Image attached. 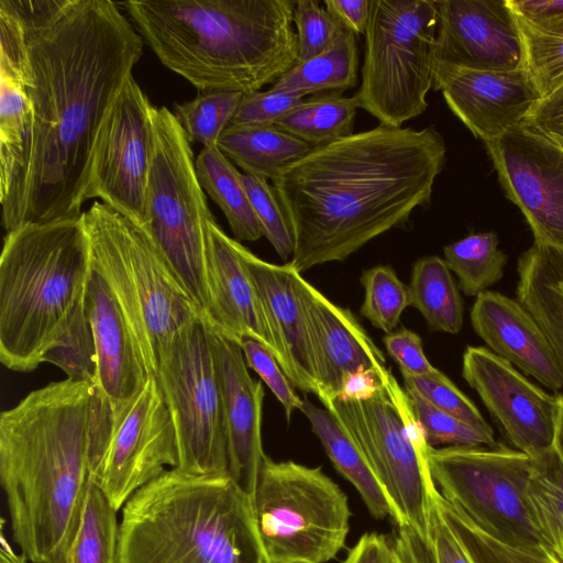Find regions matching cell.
Here are the masks:
<instances>
[{
    "instance_id": "obj_1",
    "label": "cell",
    "mask_w": 563,
    "mask_h": 563,
    "mask_svg": "<svg viewBox=\"0 0 563 563\" xmlns=\"http://www.w3.org/2000/svg\"><path fill=\"white\" fill-rule=\"evenodd\" d=\"M8 2L27 35L31 71L32 148L21 224L78 218L97 134L144 40L114 1Z\"/></svg>"
},
{
    "instance_id": "obj_2",
    "label": "cell",
    "mask_w": 563,
    "mask_h": 563,
    "mask_svg": "<svg viewBox=\"0 0 563 563\" xmlns=\"http://www.w3.org/2000/svg\"><path fill=\"white\" fill-rule=\"evenodd\" d=\"M446 145L433 126L379 124L312 150L272 185L295 234L290 263L302 273L342 262L429 206Z\"/></svg>"
},
{
    "instance_id": "obj_3",
    "label": "cell",
    "mask_w": 563,
    "mask_h": 563,
    "mask_svg": "<svg viewBox=\"0 0 563 563\" xmlns=\"http://www.w3.org/2000/svg\"><path fill=\"white\" fill-rule=\"evenodd\" d=\"M93 391L65 378L0 415V484L12 540L32 563H67L90 479Z\"/></svg>"
},
{
    "instance_id": "obj_4",
    "label": "cell",
    "mask_w": 563,
    "mask_h": 563,
    "mask_svg": "<svg viewBox=\"0 0 563 563\" xmlns=\"http://www.w3.org/2000/svg\"><path fill=\"white\" fill-rule=\"evenodd\" d=\"M118 3L161 63L198 91H257L299 60L292 0Z\"/></svg>"
},
{
    "instance_id": "obj_5",
    "label": "cell",
    "mask_w": 563,
    "mask_h": 563,
    "mask_svg": "<svg viewBox=\"0 0 563 563\" xmlns=\"http://www.w3.org/2000/svg\"><path fill=\"white\" fill-rule=\"evenodd\" d=\"M117 563H269L230 476L166 470L122 507Z\"/></svg>"
},
{
    "instance_id": "obj_6",
    "label": "cell",
    "mask_w": 563,
    "mask_h": 563,
    "mask_svg": "<svg viewBox=\"0 0 563 563\" xmlns=\"http://www.w3.org/2000/svg\"><path fill=\"white\" fill-rule=\"evenodd\" d=\"M91 272L82 217L24 223L7 232L0 257V360L32 372L85 305Z\"/></svg>"
},
{
    "instance_id": "obj_7",
    "label": "cell",
    "mask_w": 563,
    "mask_h": 563,
    "mask_svg": "<svg viewBox=\"0 0 563 563\" xmlns=\"http://www.w3.org/2000/svg\"><path fill=\"white\" fill-rule=\"evenodd\" d=\"M81 217L91 265L114 292L154 377L175 335L205 312L143 227L99 201Z\"/></svg>"
},
{
    "instance_id": "obj_8",
    "label": "cell",
    "mask_w": 563,
    "mask_h": 563,
    "mask_svg": "<svg viewBox=\"0 0 563 563\" xmlns=\"http://www.w3.org/2000/svg\"><path fill=\"white\" fill-rule=\"evenodd\" d=\"M438 25L439 1L371 0L355 96L379 124L401 128L427 110Z\"/></svg>"
},
{
    "instance_id": "obj_9",
    "label": "cell",
    "mask_w": 563,
    "mask_h": 563,
    "mask_svg": "<svg viewBox=\"0 0 563 563\" xmlns=\"http://www.w3.org/2000/svg\"><path fill=\"white\" fill-rule=\"evenodd\" d=\"M367 461L393 509L397 526L428 537L431 508L429 444L405 388L389 371L384 388L364 401L319 398Z\"/></svg>"
},
{
    "instance_id": "obj_10",
    "label": "cell",
    "mask_w": 563,
    "mask_h": 563,
    "mask_svg": "<svg viewBox=\"0 0 563 563\" xmlns=\"http://www.w3.org/2000/svg\"><path fill=\"white\" fill-rule=\"evenodd\" d=\"M252 504L269 563H327L350 531L347 497L321 467L265 455Z\"/></svg>"
},
{
    "instance_id": "obj_11",
    "label": "cell",
    "mask_w": 563,
    "mask_h": 563,
    "mask_svg": "<svg viewBox=\"0 0 563 563\" xmlns=\"http://www.w3.org/2000/svg\"><path fill=\"white\" fill-rule=\"evenodd\" d=\"M154 154L143 227L207 314L206 234L210 212L190 142L175 114L153 107Z\"/></svg>"
},
{
    "instance_id": "obj_12",
    "label": "cell",
    "mask_w": 563,
    "mask_h": 563,
    "mask_svg": "<svg viewBox=\"0 0 563 563\" xmlns=\"http://www.w3.org/2000/svg\"><path fill=\"white\" fill-rule=\"evenodd\" d=\"M427 460L440 494L479 530L506 545L543 553L526 506L532 457L497 444L429 446Z\"/></svg>"
},
{
    "instance_id": "obj_13",
    "label": "cell",
    "mask_w": 563,
    "mask_h": 563,
    "mask_svg": "<svg viewBox=\"0 0 563 563\" xmlns=\"http://www.w3.org/2000/svg\"><path fill=\"white\" fill-rule=\"evenodd\" d=\"M154 378L176 432V468L194 475L229 476L222 390L206 316L175 335Z\"/></svg>"
},
{
    "instance_id": "obj_14",
    "label": "cell",
    "mask_w": 563,
    "mask_h": 563,
    "mask_svg": "<svg viewBox=\"0 0 563 563\" xmlns=\"http://www.w3.org/2000/svg\"><path fill=\"white\" fill-rule=\"evenodd\" d=\"M93 479L117 510L166 466L178 465L172 416L154 377L118 418L97 422L91 442Z\"/></svg>"
},
{
    "instance_id": "obj_15",
    "label": "cell",
    "mask_w": 563,
    "mask_h": 563,
    "mask_svg": "<svg viewBox=\"0 0 563 563\" xmlns=\"http://www.w3.org/2000/svg\"><path fill=\"white\" fill-rule=\"evenodd\" d=\"M153 107L131 75L97 134L85 199L99 198L144 227L147 184L154 154Z\"/></svg>"
},
{
    "instance_id": "obj_16",
    "label": "cell",
    "mask_w": 563,
    "mask_h": 563,
    "mask_svg": "<svg viewBox=\"0 0 563 563\" xmlns=\"http://www.w3.org/2000/svg\"><path fill=\"white\" fill-rule=\"evenodd\" d=\"M0 202L7 232L21 224L32 148L33 110L25 29L0 0Z\"/></svg>"
},
{
    "instance_id": "obj_17",
    "label": "cell",
    "mask_w": 563,
    "mask_h": 563,
    "mask_svg": "<svg viewBox=\"0 0 563 563\" xmlns=\"http://www.w3.org/2000/svg\"><path fill=\"white\" fill-rule=\"evenodd\" d=\"M462 376L516 450L532 459L553 450L560 395L545 393L507 360L482 346L465 350Z\"/></svg>"
},
{
    "instance_id": "obj_18",
    "label": "cell",
    "mask_w": 563,
    "mask_h": 563,
    "mask_svg": "<svg viewBox=\"0 0 563 563\" xmlns=\"http://www.w3.org/2000/svg\"><path fill=\"white\" fill-rule=\"evenodd\" d=\"M484 144L534 242L563 250V148L525 125Z\"/></svg>"
},
{
    "instance_id": "obj_19",
    "label": "cell",
    "mask_w": 563,
    "mask_h": 563,
    "mask_svg": "<svg viewBox=\"0 0 563 563\" xmlns=\"http://www.w3.org/2000/svg\"><path fill=\"white\" fill-rule=\"evenodd\" d=\"M434 64L476 70L523 68L520 32L508 0L439 1Z\"/></svg>"
},
{
    "instance_id": "obj_20",
    "label": "cell",
    "mask_w": 563,
    "mask_h": 563,
    "mask_svg": "<svg viewBox=\"0 0 563 563\" xmlns=\"http://www.w3.org/2000/svg\"><path fill=\"white\" fill-rule=\"evenodd\" d=\"M433 88L452 111L484 143L522 125L541 98L523 68L476 70L434 64Z\"/></svg>"
},
{
    "instance_id": "obj_21",
    "label": "cell",
    "mask_w": 563,
    "mask_h": 563,
    "mask_svg": "<svg viewBox=\"0 0 563 563\" xmlns=\"http://www.w3.org/2000/svg\"><path fill=\"white\" fill-rule=\"evenodd\" d=\"M238 250L255 286L274 343L275 358L294 386L306 394L319 393L313 346L297 277L290 262H266L238 243Z\"/></svg>"
},
{
    "instance_id": "obj_22",
    "label": "cell",
    "mask_w": 563,
    "mask_h": 563,
    "mask_svg": "<svg viewBox=\"0 0 563 563\" xmlns=\"http://www.w3.org/2000/svg\"><path fill=\"white\" fill-rule=\"evenodd\" d=\"M208 325L223 398L229 476L253 499L266 455L262 444L263 384L250 375L239 341L209 321Z\"/></svg>"
},
{
    "instance_id": "obj_23",
    "label": "cell",
    "mask_w": 563,
    "mask_h": 563,
    "mask_svg": "<svg viewBox=\"0 0 563 563\" xmlns=\"http://www.w3.org/2000/svg\"><path fill=\"white\" fill-rule=\"evenodd\" d=\"M85 309L97 350L95 389L118 418L152 377L131 327L103 276L91 265Z\"/></svg>"
},
{
    "instance_id": "obj_24",
    "label": "cell",
    "mask_w": 563,
    "mask_h": 563,
    "mask_svg": "<svg viewBox=\"0 0 563 563\" xmlns=\"http://www.w3.org/2000/svg\"><path fill=\"white\" fill-rule=\"evenodd\" d=\"M297 284L313 346L318 398L335 397L344 378L360 368L388 369L384 354L349 309L328 299L301 273Z\"/></svg>"
},
{
    "instance_id": "obj_25",
    "label": "cell",
    "mask_w": 563,
    "mask_h": 563,
    "mask_svg": "<svg viewBox=\"0 0 563 563\" xmlns=\"http://www.w3.org/2000/svg\"><path fill=\"white\" fill-rule=\"evenodd\" d=\"M206 240L209 292L206 318L238 341L251 338L261 342L274 355V343L255 286L238 250L239 241L227 235L213 216L207 221Z\"/></svg>"
},
{
    "instance_id": "obj_26",
    "label": "cell",
    "mask_w": 563,
    "mask_h": 563,
    "mask_svg": "<svg viewBox=\"0 0 563 563\" xmlns=\"http://www.w3.org/2000/svg\"><path fill=\"white\" fill-rule=\"evenodd\" d=\"M475 332L496 355L561 395L563 378L552 347L532 314L497 291L479 294L471 310Z\"/></svg>"
},
{
    "instance_id": "obj_27",
    "label": "cell",
    "mask_w": 563,
    "mask_h": 563,
    "mask_svg": "<svg viewBox=\"0 0 563 563\" xmlns=\"http://www.w3.org/2000/svg\"><path fill=\"white\" fill-rule=\"evenodd\" d=\"M518 276L517 300L543 331L563 378V250L533 242L518 261Z\"/></svg>"
},
{
    "instance_id": "obj_28",
    "label": "cell",
    "mask_w": 563,
    "mask_h": 563,
    "mask_svg": "<svg viewBox=\"0 0 563 563\" xmlns=\"http://www.w3.org/2000/svg\"><path fill=\"white\" fill-rule=\"evenodd\" d=\"M300 411L335 470L355 487L371 515L376 519L393 518L390 504L367 461L331 412L307 399Z\"/></svg>"
},
{
    "instance_id": "obj_29",
    "label": "cell",
    "mask_w": 563,
    "mask_h": 563,
    "mask_svg": "<svg viewBox=\"0 0 563 563\" xmlns=\"http://www.w3.org/2000/svg\"><path fill=\"white\" fill-rule=\"evenodd\" d=\"M219 150L245 174L273 179L284 167L312 147L277 125L230 124L221 134Z\"/></svg>"
},
{
    "instance_id": "obj_30",
    "label": "cell",
    "mask_w": 563,
    "mask_h": 563,
    "mask_svg": "<svg viewBox=\"0 0 563 563\" xmlns=\"http://www.w3.org/2000/svg\"><path fill=\"white\" fill-rule=\"evenodd\" d=\"M360 53L356 34L345 29L334 43L322 53L298 62L271 88L305 97L339 92L356 86Z\"/></svg>"
},
{
    "instance_id": "obj_31",
    "label": "cell",
    "mask_w": 563,
    "mask_h": 563,
    "mask_svg": "<svg viewBox=\"0 0 563 563\" xmlns=\"http://www.w3.org/2000/svg\"><path fill=\"white\" fill-rule=\"evenodd\" d=\"M526 506L541 550L563 563V461L554 448L533 459Z\"/></svg>"
},
{
    "instance_id": "obj_32",
    "label": "cell",
    "mask_w": 563,
    "mask_h": 563,
    "mask_svg": "<svg viewBox=\"0 0 563 563\" xmlns=\"http://www.w3.org/2000/svg\"><path fill=\"white\" fill-rule=\"evenodd\" d=\"M202 189L222 210L236 241L263 236L240 173L219 147H202L195 159Z\"/></svg>"
},
{
    "instance_id": "obj_33",
    "label": "cell",
    "mask_w": 563,
    "mask_h": 563,
    "mask_svg": "<svg viewBox=\"0 0 563 563\" xmlns=\"http://www.w3.org/2000/svg\"><path fill=\"white\" fill-rule=\"evenodd\" d=\"M410 306L432 331L457 333L463 325V301L445 261L439 256L418 260L408 286Z\"/></svg>"
},
{
    "instance_id": "obj_34",
    "label": "cell",
    "mask_w": 563,
    "mask_h": 563,
    "mask_svg": "<svg viewBox=\"0 0 563 563\" xmlns=\"http://www.w3.org/2000/svg\"><path fill=\"white\" fill-rule=\"evenodd\" d=\"M360 102L354 95L339 92L313 95L275 125L311 147L322 146L353 134Z\"/></svg>"
},
{
    "instance_id": "obj_35",
    "label": "cell",
    "mask_w": 563,
    "mask_h": 563,
    "mask_svg": "<svg viewBox=\"0 0 563 563\" xmlns=\"http://www.w3.org/2000/svg\"><path fill=\"white\" fill-rule=\"evenodd\" d=\"M117 512L90 478L67 563H117L120 529Z\"/></svg>"
},
{
    "instance_id": "obj_36",
    "label": "cell",
    "mask_w": 563,
    "mask_h": 563,
    "mask_svg": "<svg viewBox=\"0 0 563 563\" xmlns=\"http://www.w3.org/2000/svg\"><path fill=\"white\" fill-rule=\"evenodd\" d=\"M444 261L462 291L477 297L504 275L506 254L498 249L495 232L472 233L443 249Z\"/></svg>"
},
{
    "instance_id": "obj_37",
    "label": "cell",
    "mask_w": 563,
    "mask_h": 563,
    "mask_svg": "<svg viewBox=\"0 0 563 563\" xmlns=\"http://www.w3.org/2000/svg\"><path fill=\"white\" fill-rule=\"evenodd\" d=\"M516 20L522 43L523 69L540 97H545L563 85V16L541 23L518 16Z\"/></svg>"
},
{
    "instance_id": "obj_38",
    "label": "cell",
    "mask_w": 563,
    "mask_h": 563,
    "mask_svg": "<svg viewBox=\"0 0 563 563\" xmlns=\"http://www.w3.org/2000/svg\"><path fill=\"white\" fill-rule=\"evenodd\" d=\"M244 93L230 90L199 91L190 101L175 103L174 114L189 142L217 147L230 125Z\"/></svg>"
},
{
    "instance_id": "obj_39",
    "label": "cell",
    "mask_w": 563,
    "mask_h": 563,
    "mask_svg": "<svg viewBox=\"0 0 563 563\" xmlns=\"http://www.w3.org/2000/svg\"><path fill=\"white\" fill-rule=\"evenodd\" d=\"M435 505L472 563H554L544 553L506 545L479 530L457 507L433 489Z\"/></svg>"
},
{
    "instance_id": "obj_40",
    "label": "cell",
    "mask_w": 563,
    "mask_h": 563,
    "mask_svg": "<svg viewBox=\"0 0 563 563\" xmlns=\"http://www.w3.org/2000/svg\"><path fill=\"white\" fill-rule=\"evenodd\" d=\"M361 283L365 291L361 314L386 334L393 332L404 310L410 306L408 286L386 265L364 271Z\"/></svg>"
},
{
    "instance_id": "obj_41",
    "label": "cell",
    "mask_w": 563,
    "mask_h": 563,
    "mask_svg": "<svg viewBox=\"0 0 563 563\" xmlns=\"http://www.w3.org/2000/svg\"><path fill=\"white\" fill-rule=\"evenodd\" d=\"M44 362L62 368L67 378L95 387L97 350L85 305L73 318L59 343L45 355Z\"/></svg>"
},
{
    "instance_id": "obj_42",
    "label": "cell",
    "mask_w": 563,
    "mask_h": 563,
    "mask_svg": "<svg viewBox=\"0 0 563 563\" xmlns=\"http://www.w3.org/2000/svg\"><path fill=\"white\" fill-rule=\"evenodd\" d=\"M242 183L261 225L263 236L284 261L292 256L295 234L276 190L267 179L242 174Z\"/></svg>"
},
{
    "instance_id": "obj_43",
    "label": "cell",
    "mask_w": 563,
    "mask_h": 563,
    "mask_svg": "<svg viewBox=\"0 0 563 563\" xmlns=\"http://www.w3.org/2000/svg\"><path fill=\"white\" fill-rule=\"evenodd\" d=\"M417 420L430 446H496L495 438L487 437L460 419L433 407L418 394L405 389Z\"/></svg>"
},
{
    "instance_id": "obj_44",
    "label": "cell",
    "mask_w": 563,
    "mask_h": 563,
    "mask_svg": "<svg viewBox=\"0 0 563 563\" xmlns=\"http://www.w3.org/2000/svg\"><path fill=\"white\" fill-rule=\"evenodd\" d=\"M401 376L405 389L418 394L433 407L487 437L495 438L477 407L444 374L439 377H418L401 373Z\"/></svg>"
},
{
    "instance_id": "obj_45",
    "label": "cell",
    "mask_w": 563,
    "mask_h": 563,
    "mask_svg": "<svg viewBox=\"0 0 563 563\" xmlns=\"http://www.w3.org/2000/svg\"><path fill=\"white\" fill-rule=\"evenodd\" d=\"M294 25L298 37V62L325 51L345 30L317 0L295 1Z\"/></svg>"
},
{
    "instance_id": "obj_46",
    "label": "cell",
    "mask_w": 563,
    "mask_h": 563,
    "mask_svg": "<svg viewBox=\"0 0 563 563\" xmlns=\"http://www.w3.org/2000/svg\"><path fill=\"white\" fill-rule=\"evenodd\" d=\"M247 367L252 368L267 385L285 410L287 421L295 410H301L303 400L295 391V386L283 372L273 353L261 342L243 338L239 341Z\"/></svg>"
},
{
    "instance_id": "obj_47",
    "label": "cell",
    "mask_w": 563,
    "mask_h": 563,
    "mask_svg": "<svg viewBox=\"0 0 563 563\" xmlns=\"http://www.w3.org/2000/svg\"><path fill=\"white\" fill-rule=\"evenodd\" d=\"M303 98L284 91H253L244 93L230 124L275 125L295 110Z\"/></svg>"
},
{
    "instance_id": "obj_48",
    "label": "cell",
    "mask_w": 563,
    "mask_h": 563,
    "mask_svg": "<svg viewBox=\"0 0 563 563\" xmlns=\"http://www.w3.org/2000/svg\"><path fill=\"white\" fill-rule=\"evenodd\" d=\"M389 356L398 364L400 373L418 377H439L443 375L427 358L421 338L411 330L399 329L383 338Z\"/></svg>"
},
{
    "instance_id": "obj_49",
    "label": "cell",
    "mask_w": 563,
    "mask_h": 563,
    "mask_svg": "<svg viewBox=\"0 0 563 563\" xmlns=\"http://www.w3.org/2000/svg\"><path fill=\"white\" fill-rule=\"evenodd\" d=\"M522 125L563 148V85L540 98Z\"/></svg>"
},
{
    "instance_id": "obj_50",
    "label": "cell",
    "mask_w": 563,
    "mask_h": 563,
    "mask_svg": "<svg viewBox=\"0 0 563 563\" xmlns=\"http://www.w3.org/2000/svg\"><path fill=\"white\" fill-rule=\"evenodd\" d=\"M431 489L428 538L432 544L437 563H472L461 543L442 518Z\"/></svg>"
},
{
    "instance_id": "obj_51",
    "label": "cell",
    "mask_w": 563,
    "mask_h": 563,
    "mask_svg": "<svg viewBox=\"0 0 563 563\" xmlns=\"http://www.w3.org/2000/svg\"><path fill=\"white\" fill-rule=\"evenodd\" d=\"M391 541L398 563H437L429 538L408 525L398 526Z\"/></svg>"
},
{
    "instance_id": "obj_52",
    "label": "cell",
    "mask_w": 563,
    "mask_h": 563,
    "mask_svg": "<svg viewBox=\"0 0 563 563\" xmlns=\"http://www.w3.org/2000/svg\"><path fill=\"white\" fill-rule=\"evenodd\" d=\"M388 372L389 369L379 372L360 368L344 378L338 395L333 398L351 401L368 400L382 391Z\"/></svg>"
},
{
    "instance_id": "obj_53",
    "label": "cell",
    "mask_w": 563,
    "mask_h": 563,
    "mask_svg": "<svg viewBox=\"0 0 563 563\" xmlns=\"http://www.w3.org/2000/svg\"><path fill=\"white\" fill-rule=\"evenodd\" d=\"M343 563H397L393 541L379 533H365L349 551Z\"/></svg>"
},
{
    "instance_id": "obj_54",
    "label": "cell",
    "mask_w": 563,
    "mask_h": 563,
    "mask_svg": "<svg viewBox=\"0 0 563 563\" xmlns=\"http://www.w3.org/2000/svg\"><path fill=\"white\" fill-rule=\"evenodd\" d=\"M325 9L354 34H365L371 0H325Z\"/></svg>"
},
{
    "instance_id": "obj_55",
    "label": "cell",
    "mask_w": 563,
    "mask_h": 563,
    "mask_svg": "<svg viewBox=\"0 0 563 563\" xmlns=\"http://www.w3.org/2000/svg\"><path fill=\"white\" fill-rule=\"evenodd\" d=\"M0 563H32L22 553H16L1 534Z\"/></svg>"
},
{
    "instance_id": "obj_56",
    "label": "cell",
    "mask_w": 563,
    "mask_h": 563,
    "mask_svg": "<svg viewBox=\"0 0 563 563\" xmlns=\"http://www.w3.org/2000/svg\"><path fill=\"white\" fill-rule=\"evenodd\" d=\"M561 398L560 404V412H559V421H558V429H556V435L554 441V449L561 460L563 461V398Z\"/></svg>"
},
{
    "instance_id": "obj_57",
    "label": "cell",
    "mask_w": 563,
    "mask_h": 563,
    "mask_svg": "<svg viewBox=\"0 0 563 563\" xmlns=\"http://www.w3.org/2000/svg\"><path fill=\"white\" fill-rule=\"evenodd\" d=\"M396 562H397V560H396ZM397 563H398V562H397Z\"/></svg>"
}]
</instances>
